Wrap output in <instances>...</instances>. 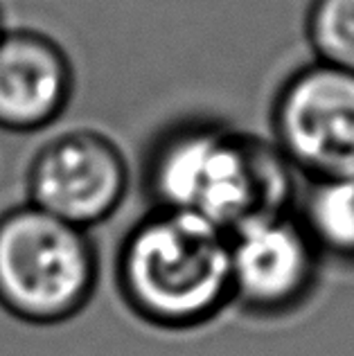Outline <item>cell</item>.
<instances>
[{"mask_svg":"<svg viewBox=\"0 0 354 356\" xmlns=\"http://www.w3.org/2000/svg\"><path fill=\"white\" fill-rule=\"evenodd\" d=\"M275 152L309 181L354 172V72L312 61L293 70L271 104Z\"/></svg>","mask_w":354,"mask_h":356,"instance_id":"277c9868","label":"cell"},{"mask_svg":"<svg viewBox=\"0 0 354 356\" xmlns=\"http://www.w3.org/2000/svg\"><path fill=\"white\" fill-rule=\"evenodd\" d=\"M296 217L323 257L354 261V172L309 181Z\"/></svg>","mask_w":354,"mask_h":356,"instance_id":"ba28073f","label":"cell"},{"mask_svg":"<svg viewBox=\"0 0 354 356\" xmlns=\"http://www.w3.org/2000/svg\"><path fill=\"white\" fill-rule=\"evenodd\" d=\"M115 286L129 312L156 330L208 325L230 305L228 232L152 205L120 241Z\"/></svg>","mask_w":354,"mask_h":356,"instance_id":"7a4b0ae2","label":"cell"},{"mask_svg":"<svg viewBox=\"0 0 354 356\" xmlns=\"http://www.w3.org/2000/svg\"><path fill=\"white\" fill-rule=\"evenodd\" d=\"M291 174L273 145L212 120L167 127L143 163L152 205L197 214L226 232L255 214L289 210Z\"/></svg>","mask_w":354,"mask_h":356,"instance_id":"6da1fadb","label":"cell"},{"mask_svg":"<svg viewBox=\"0 0 354 356\" xmlns=\"http://www.w3.org/2000/svg\"><path fill=\"white\" fill-rule=\"evenodd\" d=\"M74 68L66 48L32 27L0 32V131L36 134L72 99Z\"/></svg>","mask_w":354,"mask_h":356,"instance_id":"52a82bcc","label":"cell"},{"mask_svg":"<svg viewBox=\"0 0 354 356\" xmlns=\"http://www.w3.org/2000/svg\"><path fill=\"white\" fill-rule=\"evenodd\" d=\"M230 305L255 318L293 314L312 298L323 255L291 210L255 214L228 230Z\"/></svg>","mask_w":354,"mask_h":356,"instance_id":"8992f818","label":"cell"},{"mask_svg":"<svg viewBox=\"0 0 354 356\" xmlns=\"http://www.w3.org/2000/svg\"><path fill=\"white\" fill-rule=\"evenodd\" d=\"M131 167L113 138L68 129L36 149L25 170L27 203L72 226L92 230L122 208Z\"/></svg>","mask_w":354,"mask_h":356,"instance_id":"5b68a950","label":"cell"},{"mask_svg":"<svg viewBox=\"0 0 354 356\" xmlns=\"http://www.w3.org/2000/svg\"><path fill=\"white\" fill-rule=\"evenodd\" d=\"M305 36L316 61L354 72V0H309Z\"/></svg>","mask_w":354,"mask_h":356,"instance_id":"9c48e42d","label":"cell"},{"mask_svg":"<svg viewBox=\"0 0 354 356\" xmlns=\"http://www.w3.org/2000/svg\"><path fill=\"white\" fill-rule=\"evenodd\" d=\"M99 255L90 232L32 203L0 212V309L52 327L79 316L95 296Z\"/></svg>","mask_w":354,"mask_h":356,"instance_id":"3957f363","label":"cell"},{"mask_svg":"<svg viewBox=\"0 0 354 356\" xmlns=\"http://www.w3.org/2000/svg\"><path fill=\"white\" fill-rule=\"evenodd\" d=\"M0 32H3V18H0Z\"/></svg>","mask_w":354,"mask_h":356,"instance_id":"30bf717a","label":"cell"}]
</instances>
